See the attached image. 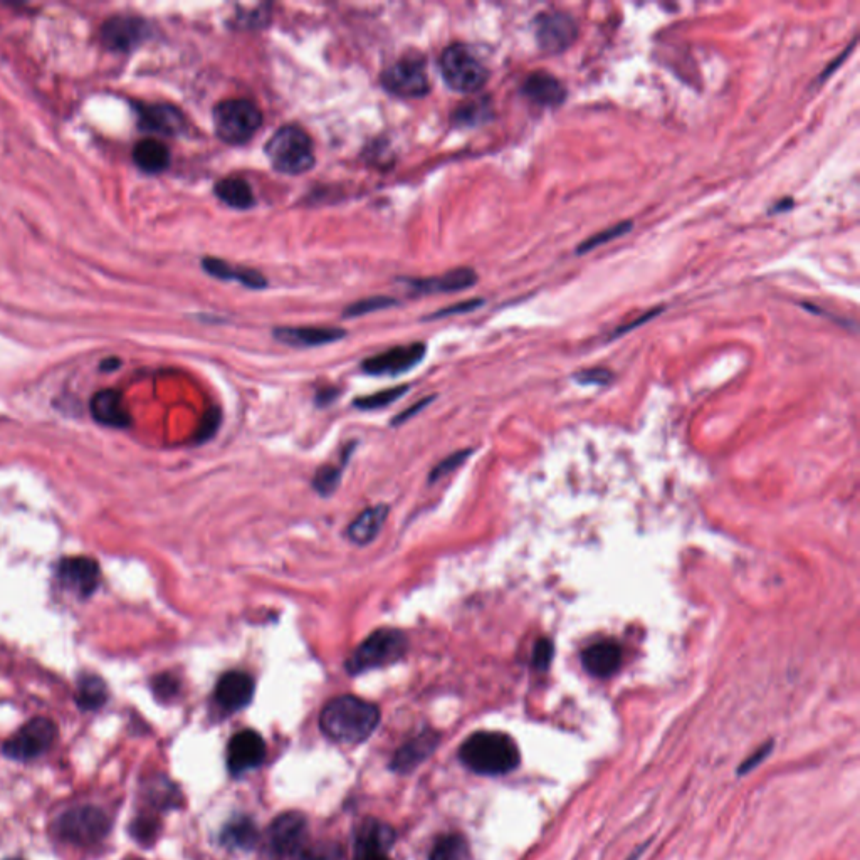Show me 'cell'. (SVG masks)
<instances>
[{
  "instance_id": "f1b7e54d",
  "label": "cell",
  "mask_w": 860,
  "mask_h": 860,
  "mask_svg": "<svg viewBox=\"0 0 860 860\" xmlns=\"http://www.w3.org/2000/svg\"><path fill=\"white\" fill-rule=\"evenodd\" d=\"M257 830L249 819L232 820L222 832L224 844L234 849H252L257 842Z\"/></svg>"
},
{
  "instance_id": "5bb4252c",
  "label": "cell",
  "mask_w": 860,
  "mask_h": 860,
  "mask_svg": "<svg viewBox=\"0 0 860 860\" xmlns=\"http://www.w3.org/2000/svg\"><path fill=\"white\" fill-rule=\"evenodd\" d=\"M264 758H266V743L263 736L252 729H244L241 733L232 736L229 741L227 765L236 775L254 770L263 763Z\"/></svg>"
},
{
  "instance_id": "f907efd6",
  "label": "cell",
  "mask_w": 860,
  "mask_h": 860,
  "mask_svg": "<svg viewBox=\"0 0 860 860\" xmlns=\"http://www.w3.org/2000/svg\"><path fill=\"white\" fill-rule=\"evenodd\" d=\"M128 860H142V859H128Z\"/></svg>"
},
{
  "instance_id": "2e32d148",
  "label": "cell",
  "mask_w": 860,
  "mask_h": 860,
  "mask_svg": "<svg viewBox=\"0 0 860 860\" xmlns=\"http://www.w3.org/2000/svg\"><path fill=\"white\" fill-rule=\"evenodd\" d=\"M256 684L247 672H226L215 686V701L226 711H239L251 703Z\"/></svg>"
},
{
  "instance_id": "ba28073f",
  "label": "cell",
  "mask_w": 860,
  "mask_h": 860,
  "mask_svg": "<svg viewBox=\"0 0 860 860\" xmlns=\"http://www.w3.org/2000/svg\"><path fill=\"white\" fill-rule=\"evenodd\" d=\"M110 830V820L100 808L78 807L64 813L58 822V832L74 845L98 844Z\"/></svg>"
},
{
  "instance_id": "5b68a950",
  "label": "cell",
  "mask_w": 860,
  "mask_h": 860,
  "mask_svg": "<svg viewBox=\"0 0 860 860\" xmlns=\"http://www.w3.org/2000/svg\"><path fill=\"white\" fill-rule=\"evenodd\" d=\"M215 133L227 145H244L263 125V113L246 98H231L215 105L212 111Z\"/></svg>"
},
{
  "instance_id": "d6a6232c",
  "label": "cell",
  "mask_w": 860,
  "mask_h": 860,
  "mask_svg": "<svg viewBox=\"0 0 860 860\" xmlns=\"http://www.w3.org/2000/svg\"><path fill=\"white\" fill-rule=\"evenodd\" d=\"M632 222L625 221L620 222V224H615V226L609 227V229H604L602 232H598L595 236L590 237L587 241H583L580 246L577 247V254H585V252L593 251V249H597V247L604 246L607 242L614 241L617 237H622L627 234V232L632 231Z\"/></svg>"
},
{
  "instance_id": "ee69618b",
  "label": "cell",
  "mask_w": 860,
  "mask_h": 860,
  "mask_svg": "<svg viewBox=\"0 0 860 860\" xmlns=\"http://www.w3.org/2000/svg\"><path fill=\"white\" fill-rule=\"evenodd\" d=\"M269 6H261L257 11L249 12V16L237 14V26H244L246 29H252V26H264L266 19H269V12H266Z\"/></svg>"
},
{
  "instance_id": "7dc6e473",
  "label": "cell",
  "mask_w": 860,
  "mask_h": 860,
  "mask_svg": "<svg viewBox=\"0 0 860 860\" xmlns=\"http://www.w3.org/2000/svg\"><path fill=\"white\" fill-rule=\"evenodd\" d=\"M336 395H338V390L335 389H326L325 392H320L316 400H318V404L326 405L333 402L336 399Z\"/></svg>"
},
{
  "instance_id": "681fc988",
  "label": "cell",
  "mask_w": 860,
  "mask_h": 860,
  "mask_svg": "<svg viewBox=\"0 0 860 860\" xmlns=\"http://www.w3.org/2000/svg\"><path fill=\"white\" fill-rule=\"evenodd\" d=\"M645 849H647V844H645V845H640L639 849H637V852H635V854H634V855H632V857H629V859H627V860H635V859H637V857H639V855H640V854H642V852H644V850H645Z\"/></svg>"
},
{
  "instance_id": "f546056e",
  "label": "cell",
  "mask_w": 860,
  "mask_h": 860,
  "mask_svg": "<svg viewBox=\"0 0 860 860\" xmlns=\"http://www.w3.org/2000/svg\"><path fill=\"white\" fill-rule=\"evenodd\" d=\"M493 116V106L488 98H476L466 105L459 106L452 120L461 126H476L486 123Z\"/></svg>"
},
{
  "instance_id": "3957f363",
  "label": "cell",
  "mask_w": 860,
  "mask_h": 860,
  "mask_svg": "<svg viewBox=\"0 0 860 860\" xmlns=\"http://www.w3.org/2000/svg\"><path fill=\"white\" fill-rule=\"evenodd\" d=\"M266 155L274 170L284 175L306 174L315 167L310 135L298 125H284L266 143Z\"/></svg>"
},
{
  "instance_id": "7bdbcfd3",
  "label": "cell",
  "mask_w": 860,
  "mask_h": 860,
  "mask_svg": "<svg viewBox=\"0 0 860 860\" xmlns=\"http://www.w3.org/2000/svg\"><path fill=\"white\" fill-rule=\"evenodd\" d=\"M153 691H155L158 698H174L177 691H179V682L175 681V677L165 674V676L155 679V682H153Z\"/></svg>"
},
{
  "instance_id": "44dd1931",
  "label": "cell",
  "mask_w": 860,
  "mask_h": 860,
  "mask_svg": "<svg viewBox=\"0 0 860 860\" xmlns=\"http://www.w3.org/2000/svg\"><path fill=\"white\" fill-rule=\"evenodd\" d=\"M91 414L100 424L110 427H128L132 417L123 405L120 392L106 389L100 390L91 399Z\"/></svg>"
},
{
  "instance_id": "d590c367",
  "label": "cell",
  "mask_w": 860,
  "mask_h": 860,
  "mask_svg": "<svg viewBox=\"0 0 860 860\" xmlns=\"http://www.w3.org/2000/svg\"><path fill=\"white\" fill-rule=\"evenodd\" d=\"M341 479V467L323 466L320 471L316 472L313 479L316 493L321 496H330L335 493Z\"/></svg>"
},
{
  "instance_id": "6da1fadb",
  "label": "cell",
  "mask_w": 860,
  "mask_h": 860,
  "mask_svg": "<svg viewBox=\"0 0 860 860\" xmlns=\"http://www.w3.org/2000/svg\"><path fill=\"white\" fill-rule=\"evenodd\" d=\"M380 723L377 706L357 696L331 699L320 714V728L338 743H362Z\"/></svg>"
},
{
  "instance_id": "74e56055",
  "label": "cell",
  "mask_w": 860,
  "mask_h": 860,
  "mask_svg": "<svg viewBox=\"0 0 860 860\" xmlns=\"http://www.w3.org/2000/svg\"><path fill=\"white\" fill-rule=\"evenodd\" d=\"M469 456H471V451H459L454 452L452 456L439 462V464L432 469V472H430V483H434L437 479H442L444 476H447L449 472L454 471V469H457L461 464H464V461H466Z\"/></svg>"
},
{
  "instance_id": "cb8c5ba5",
  "label": "cell",
  "mask_w": 860,
  "mask_h": 860,
  "mask_svg": "<svg viewBox=\"0 0 860 860\" xmlns=\"http://www.w3.org/2000/svg\"><path fill=\"white\" fill-rule=\"evenodd\" d=\"M387 516H389V508L383 506V504L365 509L363 513L358 514L357 518L352 521V525L348 526V538L358 546L372 543L380 535Z\"/></svg>"
},
{
  "instance_id": "4316f807",
  "label": "cell",
  "mask_w": 860,
  "mask_h": 860,
  "mask_svg": "<svg viewBox=\"0 0 860 860\" xmlns=\"http://www.w3.org/2000/svg\"><path fill=\"white\" fill-rule=\"evenodd\" d=\"M214 194L217 199L232 209L247 210L256 204V197H254L251 185L247 184L246 180L241 179V177H226V179L219 180L215 184Z\"/></svg>"
},
{
  "instance_id": "b9f144b4",
  "label": "cell",
  "mask_w": 860,
  "mask_h": 860,
  "mask_svg": "<svg viewBox=\"0 0 860 860\" xmlns=\"http://www.w3.org/2000/svg\"><path fill=\"white\" fill-rule=\"evenodd\" d=\"M483 299H469L462 301L454 306H447L442 311H437L434 315L427 316V320H436V318H444V316L459 315V313H469V311L478 310L479 306H483Z\"/></svg>"
},
{
  "instance_id": "d4e9b609",
  "label": "cell",
  "mask_w": 860,
  "mask_h": 860,
  "mask_svg": "<svg viewBox=\"0 0 860 860\" xmlns=\"http://www.w3.org/2000/svg\"><path fill=\"white\" fill-rule=\"evenodd\" d=\"M133 160L145 174H162L170 165V150L157 138H145L133 148Z\"/></svg>"
},
{
  "instance_id": "7a4b0ae2",
  "label": "cell",
  "mask_w": 860,
  "mask_h": 860,
  "mask_svg": "<svg viewBox=\"0 0 860 860\" xmlns=\"http://www.w3.org/2000/svg\"><path fill=\"white\" fill-rule=\"evenodd\" d=\"M462 763L484 777L508 775L520 766L521 755L513 738L496 731L469 736L459 751Z\"/></svg>"
},
{
  "instance_id": "603a6c76",
  "label": "cell",
  "mask_w": 860,
  "mask_h": 860,
  "mask_svg": "<svg viewBox=\"0 0 860 860\" xmlns=\"http://www.w3.org/2000/svg\"><path fill=\"white\" fill-rule=\"evenodd\" d=\"M202 268L205 273L215 279L222 281H239L242 286L249 289H264L268 286V281L263 274L256 269L234 268L231 264L217 259V257H204L202 259Z\"/></svg>"
},
{
  "instance_id": "4fadbf2b",
  "label": "cell",
  "mask_w": 860,
  "mask_h": 860,
  "mask_svg": "<svg viewBox=\"0 0 860 860\" xmlns=\"http://www.w3.org/2000/svg\"><path fill=\"white\" fill-rule=\"evenodd\" d=\"M150 36V27L142 17L115 16L108 19L101 29V41L106 48L116 53H130Z\"/></svg>"
},
{
  "instance_id": "bcb514c9",
  "label": "cell",
  "mask_w": 860,
  "mask_h": 860,
  "mask_svg": "<svg viewBox=\"0 0 860 860\" xmlns=\"http://www.w3.org/2000/svg\"><path fill=\"white\" fill-rule=\"evenodd\" d=\"M355 860H390L385 850H355Z\"/></svg>"
},
{
  "instance_id": "60d3db41",
  "label": "cell",
  "mask_w": 860,
  "mask_h": 860,
  "mask_svg": "<svg viewBox=\"0 0 860 860\" xmlns=\"http://www.w3.org/2000/svg\"><path fill=\"white\" fill-rule=\"evenodd\" d=\"M553 659V644L548 639H540L536 642L535 651H533V666L538 671H546Z\"/></svg>"
},
{
  "instance_id": "52a82bcc",
  "label": "cell",
  "mask_w": 860,
  "mask_h": 860,
  "mask_svg": "<svg viewBox=\"0 0 860 860\" xmlns=\"http://www.w3.org/2000/svg\"><path fill=\"white\" fill-rule=\"evenodd\" d=\"M382 86L400 98H422L430 91L429 74L422 54H404L382 73Z\"/></svg>"
},
{
  "instance_id": "f6af8a7d",
  "label": "cell",
  "mask_w": 860,
  "mask_h": 860,
  "mask_svg": "<svg viewBox=\"0 0 860 860\" xmlns=\"http://www.w3.org/2000/svg\"><path fill=\"white\" fill-rule=\"evenodd\" d=\"M577 378L585 383H605L609 380L610 373L607 370H602V368H597V370H587V372L580 373Z\"/></svg>"
},
{
  "instance_id": "f35d334b",
  "label": "cell",
  "mask_w": 860,
  "mask_h": 860,
  "mask_svg": "<svg viewBox=\"0 0 860 860\" xmlns=\"http://www.w3.org/2000/svg\"><path fill=\"white\" fill-rule=\"evenodd\" d=\"M221 425V412L219 409H210L205 412L204 419L200 420L199 430L195 434L197 442H204L207 439H212L215 432L219 430Z\"/></svg>"
},
{
  "instance_id": "83f0119b",
  "label": "cell",
  "mask_w": 860,
  "mask_h": 860,
  "mask_svg": "<svg viewBox=\"0 0 860 860\" xmlns=\"http://www.w3.org/2000/svg\"><path fill=\"white\" fill-rule=\"evenodd\" d=\"M394 840V830L390 829L389 825L382 824L378 820H367L358 830L355 850L372 849L389 852Z\"/></svg>"
},
{
  "instance_id": "e0dca14e",
  "label": "cell",
  "mask_w": 860,
  "mask_h": 860,
  "mask_svg": "<svg viewBox=\"0 0 860 860\" xmlns=\"http://www.w3.org/2000/svg\"><path fill=\"white\" fill-rule=\"evenodd\" d=\"M274 338L284 345L296 348L323 347L345 338L347 331L333 326H279Z\"/></svg>"
},
{
  "instance_id": "30bf717a",
  "label": "cell",
  "mask_w": 860,
  "mask_h": 860,
  "mask_svg": "<svg viewBox=\"0 0 860 860\" xmlns=\"http://www.w3.org/2000/svg\"><path fill=\"white\" fill-rule=\"evenodd\" d=\"M308 842V824L301 813H284L269 830V845L278 859H296Z\"/></svg>"
},
{
  "instance_id": "7402d4cb",
  "label": "cell",
  "mask_w": 860,
  "mask_h": 860,
  "mask_svg": "<svg viewBox=\"0 0 860 860\" xmlns=\"http://www.w3.org/2000/svg\"><path fill=\"white\" fill-rule=\"evenodd\" d=\"M622 651L615 642H598L590 645L582 654V664L588 674L609 677L619 669Z\"/></svg>"
},
{
  "instance_id": "8fae6325",
  "label": "cell",
  "mask_w": 860,
  "mask_h": 860,
  "mask_svg": "<svg viewBox=\"0 0 860 860\" xmlns=\"http://www.w3.org/2000/svg\"><path fill=\"white\" fill-rule=\"evenodd\" d=\"M536 41L546 54H562L577 41L575 19L563 12H545L536 19Z\"/></svg>"
},
{
  "instance_id": "277c9868",
  "label": "cell",
  "mask_w": 860,
  "mask_h": 860,
  "mask_svg": "<svg viewBox=\"0 0 860 860\" xmlns=\"http://www.w3.org/2000/svg\"><path fill=\"white\" fill-rule=\"evenodd\" d=\"M409 651V640L407 635L399 629H378L368 635L362 644L348 657L347 671L353 676L363 672L380 669V667L392 666L400 659H404Z\"/></svg>"
},
{
  "instance_id": "484cf974",
  "label": "cell",
  "mask_w": 860,
  "mask_h": 860,
  "mask_svg": "<svg viewBox=\"0 0 860 860\" xmlns=\"http://www.w3.org/2000/svg\"><path fill=\"white\" fill-rule=\"evenodd\" d=\"M437 738L439 736L436 733L427 731L424 735H420L419 738L410 741L402 750L397 751V755H395L394 761H392V768L397 771L412 770V768L422 763L434 751L437 743H439Z\"/></svg>"
},
{
  "instance_id": "9c48e42d",
  "label": "cell",
  "mask_w": 860,
  "mask_h": 860,
  "mask_svg": "<svg viewBox=\"0 0 860 860\" xmlns=\"http://www.w3.org/2000/svg\"><path fill=\"white\" fill-rule=\"evenodd\" d=\"M56 740V726L46 718H36L22 726L4 745V755L14 760H34L46 753Z\"/></svg>"
},
{
  "instance_id": "8d00e7d4",
  "label": "cell",
  "mask_w": 860,
  "mask_h": 860,
  "mask_svg": "<svg viewBox=\"0 0 860 860\" xmlns=\"http://www.w3.org/2000/svg\"><path fill=\"white\" fill-rule=\"evenodd\" d=\"M340 857V849L336 845L308 842L294 860H340Z\"/></svg>"
},
{
  "instance_id": "9a60e30c",
  "label": "cell",
  "mask_w": 860,
  "mask_h": 860,
  "mask_svg": "<svg viewBox=\"0 0 860 860\" xmlns=\"http://www.w3.org/2000/svg\"><path fill=\"white\" fill-rule=\"evenodd\" d=\"M58 575L64 587L81 597H88L98 587L101 573L98 563L88 556H71L59 563Z\"/></svg>"
},
{
  "instance_id": "836d02e7",
  "label": "cell",
  "mask_w": 860,
  "mask_h": 860,
  "mask_svg": "<svg viewBox=\"0 0 860 860\" xmlns=\"http://www.w3.org/2000/svg\"><path fill=\"white\" fill-rule=\"evenodd\" d=\"M399 303L397 299L387 298V296H372V298L360 299L357 303L348 306L343 316L345 318H357V316L370 315L375 311L387 310L390 306H395Z\"/></svg>"
},
{
  "instance_id": "4dcf8cb0",
  "label": "cell",
  "mask_w": 860,
  "mask_h": 860,
  "mask_svg": "<svg viewBox=\"0 0 860 860\" xmlns=\"http://www.w3.org/2000/svg\"><path fill=\"white\" fill-rule=\"evenodd\" d=\"M106 701V687L100 677L84 676L79 681L78 703L83 709H98Z\"/></svg>"
},
{
  "instance_id": "c3c4849f",
  "label": "cell",
  "mask_w": 860,
  "mask_h": 860,
  "mask_svg": "<svg viewBox=\"0 0 860 860\" xmlns=\"http://www.w3.org/2000/svg\"><path fill=\"white\" fill-rule=\"evenodd\" d=\"M430 400L432 399L422 400V402H419V404L414 405L412 409H409L407 410V412H404V414L400 415L399 419H395V422H397V420H399V422H402V420L409 419V417H412V415L417 414L420 409H424L425 405L429 404Z\"/></svg>"
},
{
  "instance_id": "7c38bea8",
  "label": "cell",
  "mask_w": 860,
  "mask_h": 860,
  "mask_svg": "<svg viewBox=\"0 0 860 860\" xmlns=\"http://www.w3.org/2000/svg\"><path fill=\"white\" fill-rule=\"evenodd\" d=\"M427 347L424 343H412L404 347L390 348L362 363L363 372L373 377H397L409 372L424 360Z\"/></svg>"
},
{
  "instance_id": "816d5d0a",
  "label": "cell",
  "mask_w": 860,
  "mask_h": 860,
  "mask_svg": "<svg viewBox=\"0 0 860 860\" xmlns=\"http://www.w3.org/2000/svg\"><path fill=\"white\" fill-rule=\"evenodd\" d=\"M7 860H21V859H7Z\"/></svg>"
},
{
  "instance_id": "d6986e66",
  "label": "cell",
  "mask_w": 860,
  "mask_h": 860,
  "mask_svg": "<svg viewBox=\"0 0 860 860\" xmlns=\"http://www.w3.org/2000/svg\"><path fill=\"white\" fill-rule=\"evenodd\" d=\"M140 126L147 132L175 137L185 132L187 120L184 113L170 105H143L138 108Z\"/></svg>"
},
{
  "instance_id": "8992f818",
  "label": "cell",
  "mask_w": 860,
  "mask_h": 860,
  "mask_svg": "<svg viewBox=\"0 0 860 860\" xmlns=\"http://www.w3.org/2000/svg\"><path fill=\"white\" fill-rule=\"evenodd\" d=\"M439 64L444 83L462 95L478 93L489 78L483 61L466 44H451L444 49Z\"/></svg>"
},
{
  "instance_id": "ab89813d",
  "label": "cell",
  "mask_w": 860,
  "mask_h": 860,
  "mask_svg": "<svg viewBox=\"0 0 860 860\" xmlns=\"http://www.w3.org/2000/svg\"><path fill=\"white\" fill-rule=\"evenodd\" d=\"M773 741H768L765 745H761L755 753H751L748 758H746L740 766H738V770H736V775L738 777H743L746 773H750L751 770H755L756 766L760 765L761 761H765L768 756H770L771 750H773Z\"/></svg>"
},
{
  "instance_id": "e575fe53",
  "label": "cell",
  "mask_w": 860,
  "mask_h": 860,
  "mask_svg": "<svg viewBox=\"0 0 860 860\" xmlns=\"http://www.w3.org/2000/svg\"><path fill=\"white\" fill-rule=\"evenodd\" d=\"M407 390H409V387H405V385L404 387H395V389L382 390V392H377V394L367 395V397L355 400V407L362 410L382 409V407H387V405L392 404L395 400L400 399Z\"/></svg>"
},
{
  "instance_id": "ac0fdd59",
  "label": "cell",
  "mask_w": 860,
  "mask_h": 860,
  "mask_svg": "<svg viewBox=\"0 0 860 860\" xmlns=\"http://www.w3.org/2000/svg\"><path fill=\"white\" fill-rule=\"evenodd\" d=\"M415 294L457 293L478 283V274L471 268H457L434 278L404 279Z\"/></svg>"
},
{
  "instance_id": "ffe728a7",
  "label": "cell",
  "mask_w": 860,
  "mask_h": 860,
  "mask_svg": "<svg viewBox=\"0 0 860 860\" xmlns=\"http://www.w3.org/2000/svg\"><path fill=\"white\" fill-rule=\"evenodd\" d=\"M523 95L536 105L560 106L567 98V90L553 74L536 71L525 79Z\"/></svg>"
},
{
  "instance_id": "1f68e13d",
  "label": "cell",
  "mask_w": 860,
  "mask_h": 860,
  "mask_svg": "<svg viewBox=\"0 0 860 860\" xmlns=\"http://www.w3.org/2000/svg\"><path fill=\"white\" fill-rule=\"evenodd\" d=\"M467 844L461 835L442 837L430 852L429 860H466Z\"/></svg>"
}]
</instances>
